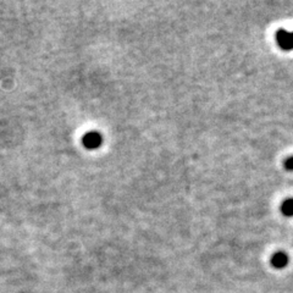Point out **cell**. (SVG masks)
I'll list each match as a JSON object with an SVG mask.
<instances>
[{
	"mask_svg": "<svg viewBox=\"0 0 293 293\" xmlns=\"http://www.w3.org/2000/svg\"><path fill=\"white\" fill-rule=\"evenodd\" d=\"M276 42L282 50L289 52L293 50V32H287L285 29H279L276 32Z\"/></svg>",
	"mask_w": 293,
	"mask_h": 293,
	"instance_id": "1",
	"label": "cell"
},
{
	"mask_svg": "<svg viewBox=\"0 0 293 293\" xmlns=\"http://www.w3.org/2000/svg\"><path fill=\"white\" fill-rule=\"evenodd\" d=\"M101 142H103V137H101V134L99 132H95V131L86 133L82 138L83 145H85L87 149L99 148Z\"/></svg>",
	"mask_w": 293,
	"mask_h": 293,
	"instance_id": "2",
	"label": "cell"
},
{
	"mask_svg": "<svg viewBox=\"0 0 293 293\" xmlns=\"http://www.w3.org/2000/svg\"><path fill=\"white\" fill-rule=\"evenodd\" d=\"M288 263V257H287L286 253L283 252H277L275 253L271 258V265L276 269H282L285 268Z\"/></svg>",
	"mask_w": 293,
	"mask_h": 293,
	"instance_id": "3",
	"label": "cell"
},
{
	"mask_svg": "<svg viewBox=\"0 0 293 293\" xmlns=\"http://www.w3.org/2000/svg\"><path fill=\"white\" fill-rule=\"evenodd\" d=\"M281 213L285 215V216H293V198L286 199L285 202L281 204Z\"/></svg>",
	"mask_w": 293,
	"mask_h": 293,
	"instance_id": "4",
	"label": "cell"
},
{
	"mask_svg": "<svg viewBox=\"0 0 293 293\" xmlns=\"http://www.w3.org/2000/svg\"><path fill=\"white\" fill-rule=\"evenodd\" d=\"M283 165H285L286 170H288V171H293V157H289L288 159H286L285 163H283Z\"/></svg>",
	"mask_w": 293,
	"mask_h": 293,
	"instance_id": "5",
	"label": "cell"
}]
</instances>
